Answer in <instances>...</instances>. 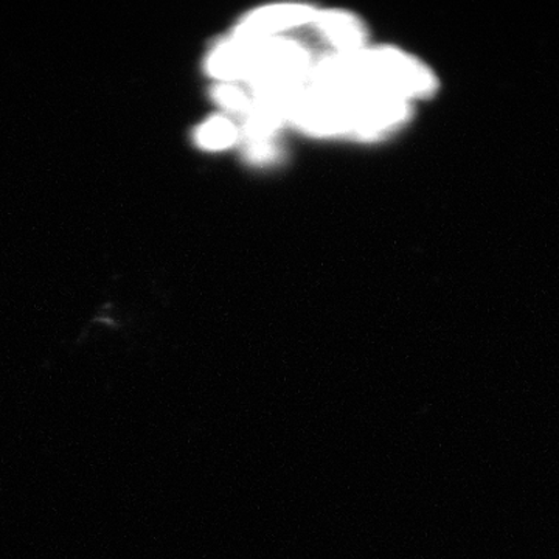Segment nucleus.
Here are the masks:
<instances>
[{"mask_svg": "<svg viewBox=\"0 0 559 559\" xmlns=\"http://www.w3.org/2000/svg\"><path fill=\"white\" fill-rule=\"evenodd\" d=\"M312 27L337 55H356L370 46L369 27L349 10H319Z\"/></svg>", "mask_w": 559, "mask_h": 559, "instance_id": "4", "label": "nucleus"}, {"mask_svg": "<svg viewBox=\"0 0 559 559\" xmlns=\"http://www.w3.org/2000/svg\"><path fill=\"white\" fill-rule=\"evenodd\" d=\"M318 11L314 5L305 2L270 3L242 14L234 25L231 36L248 43L282 38L296 28L312 25Z\"/></svg>", "mask_w": 559, "mask_h": 559, "instance_id": "3", "label": "nucleus"}, {"mask_svg": "<svg viewBox=\"0 0 559 559\" xmlns=\"http://www.w3.org/2000/svg\"><path fill=\"white\" fill-rule=\"evenodd\" d=\"M362 90L382 92L409 103L428 100L439 91L436 72L409 51L370 46L353 55Z\"/></svg>", "mask_w": 559, "mask_h": 559, "instance_id": "1", "label": "nucleus"}, {"mask_svg": "<svg viewBox=\"0 0 559 559\" xmlns=\"http://www.w3.org/2000/svg\"><path fill=\"white\" fill-rule=\"evenodd\" d=\"M193 140L200 150L224 151L237 146L241 140V132L229 116L215 114L198 124Z\"/></svg>", "mask_w": 559, "mask_h": 559, "instance_id": "6", "label": "nucleus"}, {"mask_svg": "<svg viewBox=\"0 0 559 559\" xmlns=\"http://www.w3.org/2000/svg\"><path fill=\"white\" fill-rule=\"evenodd\" d=\"M250 44L227 36L216 40L204 60V69L216 83L245 84L249 73Z\"/></svg>", "mask_w": 559, "mask_h": 559, "instance_id": "5", "label": "nucleus"}, {"mask_svg": "<svg viewBox=\"0 0 559 559\" xmlns=\"http://www.w3.org/2000/svg\"><path fill=\"white\" fill-rule=\"evenodd\" d=\"M352 138L374 142L388 138L409 123L414 103L401 100L377 91H359L353 94Z\"/></svg>", "mask_w": 559, "mask_h": 559, "instance_id": "2", "label": "nucleus"}, {"mask_svg": "<svg viewBox=\"0 0 559 559\" xmlns=\"http://www.w3.org/2000/svg\"><path fill=\"white\" fill-rule=\"evenodd\" d=\"M212 100L226 116L245 117L252 108V94L237 83H215L212 87Z\"/></svg>", "mask_w": 559, "mask_h": 559, "instance_id": "7", "label": "nucleus"}]
</instances>
